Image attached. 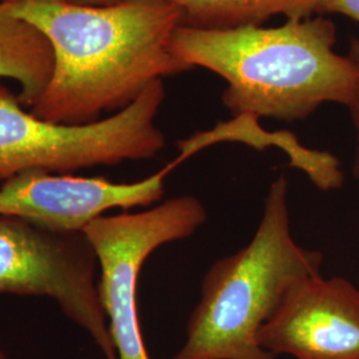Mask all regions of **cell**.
<instances>
[{
    "mask_svg": "<svg viewBox=\"0 0 359 359\" xmlns=\"http://www.w3.org/2000/svg\"><path fill=\"white\" fill-rule=\"evenodd\" d=\"M191 156V151L181 149L165 167L133 182L28 170L0 184V215L57 231H83L90 221L112 209L128 210L158 203L168 176Z\"/></svg>",
    "mask_w": 359,
    "mask_h": 359,
    "instance_id": "obj_7",
    "label": "cell"
},
{
    "mask_svg": "<svg viewBox=\"0 0 359 359\" xmlns=\"http://www.w3.org/2000/svg\"><path fill=\"white\" fill-rule=\"evenodd\" d=\"M53 51L48 39L22 19L0 15V79L20 84L19 102L31 108L51 80Z\"/></svg>",
    "mask_w": 359,
    "mask_h": 359,
    "instance_id": "obj_9",
    "label": "cell"
},
{
    "mask_svg": "<svg viewBox=\"0 0 359 359\" xmlns=\"http://www.w3.org/2000/svg\"><path fill=\"white\" fill-rule=\"evenodd\" d=\"M337 27L321 15L280 27L197 29L181 26L172 50L228 87L222 102L234 117L305 120L321 105L350 108L359 96V65L337 53Z\"/></svg>",
    "mask_w": 359,
    "mask_h": 359,
    "instance_id": "obj_2",
    "label": "cell"
},
{
    "mask_svg": "<svg viewBox=\"0 0 359 359\" xmlns=\"http://www.w3.org/2000/svg\"><path fill=\"white\" fill-rule=\"evenodd\" d=\"M65 1L76 6H83V7H114L127 0H65Z\"/></svg>",
    "mask_w": 359,
    "mask_h": 359,
    "instance_id": "obj_13",
    "label": "cell"
},
{
    "mask_svg": "<svg viewBox=\"0 0 359 359\" xmlns=\"http://www.w3.org/2000/svg\"><path fill=\"white\" fill-rule=\"evenodd\" d=\"M323 13L344 15L359 23V0H320L316 15ZM348 57H351L357 65H359L358 39H354L351 41Z\"/></svg>",
    "mask_w": 359,
    "mask_h": 359,
    "instance_id": "obj_11",
    "label": "cell"
},
{
    "mask_svg": "<svg viewBox=\"0 0 359 359\" xmlns=\"http://www.w3.org/2000/svg\"><path fill=\"white\" fill-rule=\"evenodd\" d=\"M10 1H13V0H0V4H6V3H10Z\"/></svg>",
    "mask_w": 359,
    "mask_h": 359,
    "instance_id": "obj_15",
    "label": "cell"
},
{
    "mask_svg": "<svg viewBox=\"0 0 359 359\" xmlns=\"http://www.w3.org/2000/svg\"><path fill=\"white\" fill-rule=\"evenodd\" d=\"M182 13V26L197 29H233L262 26L283 15L302 20L317 13L320 0H167Z\"/></svg>",
    "mask_w": 359,
    "mask_h": 359,
    "instance_id": "obj_10",
    "label": "cell"
},
{
    "mask_svg": "<svg viewBox=\"0 0 359 359\" xmlns=\"http://www.w3.org/2000/svg\"><path fill=\"white\" fill-rule=\"evenodd\" d=\"M0 359H7V357H6V354H4V351H3L1 346H0Z\"/></svg>",
    "mask_w": 359,
    "mask_h": 359,
    "instance_id": "obj_14",
    "label": "cell"
},
{
    "mask_svg": "<svg viewBox=\"0 0 359 359\" xmlns=\"http://www.w3.org/2000/svg\"><path fill=\"white\" fill-rule=\"evenodd\" d=\"M258 344L274 357L359 359V287L321 274L299 281L259 329Z\"/></svg>",
    "mask_w": 359,
    "mask_h": 359,
    "instance_id": "obj_8",
    "label": "cell"
},
{
    "mask_svg": "<svg viewBox=\"0 0 359 359\" xmlns=\"http://www.w3.org/2000/svg\"><path fill=\"white\" fill-rule=\"evenodd\" d=\"M206 219L203 201L184 194L142 212L104 215L83 229L97 258L99 294L117 359H151L137 306L144 262L163 245L193 236Z\"/></svg>",
    "mask_w": 359,
    "mask_h": 359,
    "instance_id": "obj_5",
    "label": "cell"
},
{
    "mask_svg": "<svg viewBox=\"0 0 359 359\" xmlns=\"http://www.w3.org/2000/svg\"><path fill=\"white\" fill-rule=\"evenodd\" d=\"M97 258L83 231L0 215V294L46 297L117 359L99 294Z\"/></svg>",
    "mask_w": 359,
    "mask_h": 359,
    "instance_id": "obj_6",
    "label": "cell"
},
{
    "mask_svg": "<svg viewBox=\"0 0 359 359\" xmlns=\"http://www.w3.org/2000/svg\"><path fill=\"white\" fill-rule=\"evenodd\" d=\"M165 99L163 79L120 112L90 124H56L26 111L0 83V184L28 170L57 175L149 160L165 147L156 116Z\"/></svg>",
    "mask_w": 359,
    "mask_h": 359,
    "instance_id": "obj_4",
    "label": "cell"
},
{
    "mask_svg": "<svg viewBox=\"0 0 359 359\" xmlns=\"http://www.w3.org/2000/svg\"><path fill=\"white\" fill-rule=\"evenodd\" d=\"M348 109H350L351 120H353L355 135H357V151H355V158H354V164H353V173L359 184V96L358 99L355 100V103L353 104Z\"/></svg>",
    "mask_w": 359,
    "mask_h": 359,
    "instance_id": "obj_12",
    "label": "cell"
},
{
    "mask_svg": "<svg viewBox=\"0 0 359 359\" xmlns=\"http://www.w3.org/2000/svg\"><path fill=\"white\" fill-rule=\"evenodd\" d=\"M0 15L22 19L48 39L50 84L29 112L68 126L90 124L133 103L149 84L189 71L172 50L182 13L167 0L83 7L65 0H13Z\"/></svg>",
    "mask_w": 359,
    "mask_h": 359,
    "instance_id": "obj_1",
    "label": "cell"
},
{
    "mask_svg": "<svg viewBox=\"0 0 359 359\" xmlns=\"http://www.w3.org/2000/svg\"><path fill=\"white\" fill-rule=\"evenodd\" d=\"M322 261V253L293 237L283 175L270 184L252 240L206 271L173 359H276L259 346L258 332L294 285L321 274Z\"/></svg>",
    "mask_w": 359,
    "mask_h": 359,
    "instance_id": "obj_3",
    "label": "cell"
}]
</instances>
